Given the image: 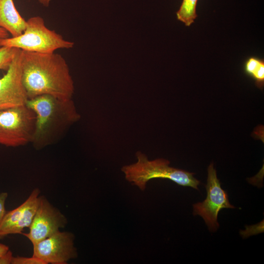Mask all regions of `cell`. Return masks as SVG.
I'll return each mask as SVG.
<instances>
[{
  "instance_id": "1",
  "label": "cell",
  "mask_w": 264,
  "mask_h": 264,
  "mask_svg": "<svg viewBox=\"0 0 264 264\" xmlns=\"http://www.w3.org/2000/svg\"><path fill=\"white\" fill-rule=\"evenodd\" d=\"M21 65L28 99L44 94L72 99L74 82L68 64L61 55L22 50Z\"/></svg>"
},
{
  "instance_id": "2",
  "label": "cell",
  "mask_w": 264,
  "mask_h": 264,
  "mask_svg": "<svg viewBox=\"0 0 264 264\" xmlns=\"http://www.w3.org/2000/svg\"><path fill=\"white\" fill-rule=\"evenodd\" d=\"M26 106L35 114L31 143L37 149L55 142L81 115L71 99L44 94L28 99Z\"/></svg>"
},
{
  "instance_id": "3",
  "label": "cell",
  "mask_w": 264,
  "mask_h": 264,
  "mask_svg": "<svg viewBox=\"0 0 264 264\" xmlns=\"http://www.w3.org/2000/svg\"><path fill=\"white\" fill-rule=\"evenodd\" d=\"M137 162L125 165L121 168L126 179L144 191L147 183L154 178H165L183 186L198 189L199 181L193 176L194 173L172 167L170 162L164 158L153 160L140 151L136 153Z\"/></svg>"
},
{
  "instance_id": "4",
  "label": "cell",
  "mask_w": 264,
  "mask_h": 264,
  "mask_svg": "<svg viewBox=\"0 0 264 264\" xmlns=\"http://www.w3.org/2000/svg\"><path fill=\"white\" fill-rule=\"evenodd\" d=\"M74 44L73 42L65 40L61 35L47 28L44 19L40 16L29 18L20 35L0 41V46L43 53L54 52L59 49H70Z\"/></svg>"
},
{
  "instance_id": "5",
  "label": "cell",
  "mask_w": 264,
  "mask_h": 264,
  "mask_svg": "<svg viewBox=\"0 0 264 264\" xmlns=\"http://www.w3.org/2000/svg\"><path fill=\"white\" fill-rule=\"evenodd\" d=\"M35 114L25 105L0 110V144L16 147L31 143Z\"/></svg>"
},
{
  "instance_id": "6",
  "label": "cell",
  "mask_w": 264,
  "mask_h": 264,
  "mask_svg": "<svg viewBox=\"0 0 264 264\" xmlns=\"http://www.w3.org/2000/svg\"><path fill=\"white\" fill-rule=\"evenodd\" d=\"M206 188V198L203 202L193 205V214L201 216L209 229L215 231L219 226L217 219L220 211L235 207L230 203L227 194L221 188L213 163L208 168Z\"/></svg>"
},
{
  "instance_id": "7",
  "label": "cell",
  "mask_w": 264,
  "mask_h": 264,
  "mask_svg": "<svg viewBox=\"0 0 264 264\" xmlns=\"http://www.w3.org/2000/svg\"><path fill=\"white\" fill-rule=\"evenodd\" d=\"M74 239L72 233L59 231L33 244V256L45 264H66L78 256Z\"/></svg>"
},
{
  "instance_id": "8",
  "label": "cell",
  "mask_w": 264,
  "mask_h": 264,
  "mask_svg": "<svg viewBox=\"0 0 264 264\" xmlns=\"http://www.w3.org/2000/svg\"><path fill=\"white\" fill-rule=\"evenodd\" d=\"M67 223L66 217L44 196H39L38 207L28 233L22 234L32 244L52 235L64 228Z\"/></svg>"
},
{
  "instance_id": "9",
  "label": "cell",
  "mask_w": 264,
  "mask_h": 264,
  "mask_svg": "<svg viewBox=\"0 0 264 264\" xmlns=\"http://www.w3.org/2000/svg\"><path fill=\"white\" fill-rule=\"evenodd\" d=\"M21 51L18 49L6 73L0 78V110L25 105L28 99L22 82Z\"/></svg>"
},
{
  "instance_id": "10",
  "label": "cell",
  "mask_w": 264,
  "mask_h": 264,
  "mask_svg": "<svg viewBox=\"0 0 264 264\" xmlns=\"http://www.w3.org/2000/svg\"><path fill=\"white\" fill-rule=\"evenodd\" d=\"M39 194V189H34L22 204L6 212L0 222V239L22 234L24 228L29 227L38 207Z\"/></svg>"
},
{
  "instance_id": "11",
  "label": "cell",
  "mask_w": 264,
  "mask_h": 264,
  "mask_svg": "<svg viewBox=\"0 0 264 264\" xmlns=\"http://www.w3.org/2000/svg\"><path fill=\"white\" fill-rule=\"evenodd\" d=\"M26 24V21L16 9L13 0H0V27L15 37L23 32Z\"/></svg>"
},
{
  "instance_id": "12",
  "label": "cell",
  "mask_w": 264,
  "mask_h": 264,
  "mask_svg": "<svg viewBox=\"0 0 264 264\" xmlns=\"http://www.w3.org/2000/svg\"><path fill=\"white\" fill-rule=\"evenodd\" d=\"M244 71L255 81L258 88L263 89L264 86V60L256 56H250L245 61Z\"/></svg>"
},
{
  "instance_id": "13",
  "label": "cell",
  "mask_w": 264,
  "mask_h": 264,
  "mask_svg": "<svg viewBox=\"0 0 264 264\" xmlns=\"http://www.w3.org/2000/svg\"><path fill=\"white\" fill-rule=\"evenodd\" d=\"M198 0H183L176 12L177 20L189 26L197 17L196 7Z\"/></svg>"
},
{
  "instance_id": "14",
  "label": "cell",
  "mask_w": 264,
  "mask_h": 264,
  "mask_svg": "<svg viewBox=\"0 0 264 264\" xmlns=\"http://www.w3.org/2000/svg\"><path fill=\"white\" fill-rule=\"evenodd\" d=\"M18 50L14 47L0 46V70H7Z\"/></svg>"
},
{
  "instance_id": "15",
  "label": "cell",
  "mask_w": 264,
  "mask_h": 264,
  "mask_svg": "<svg viewBox=\"0 0 264 264\" xmlns=\"http://www.w3.org/2000/svg\"><path fill=\"white\" fill-rule=\"evenodd\" d=\"M11 264H45L41 259L34 256L31 257H13Z\"/></svg>"
},
{
  "instance_id": "16",
  "label": "cell",
  "mask_w": 264,
  "mask_h": 264,
  "mask_svg": "<svg viewBox=\"0 0 264 264\" xmlns=\"http://www.w3.org/2000/svg\"><path fill=\"white\" fill-rule=\"evenodd\" d=\"M7 197V193H0V222L6 212L5 205Z\"/></svg>"
},
{
  "instance_id": "17",
  "label": "cell",
  "mask_w": 264,
  "mask_h": 264,
  "mask_svg": "<svg viewBox=\"0 0 264 264\" xmlns=\"http://www.w3.org/2000/svg\"><path fill=\"white\" fill-rule=\"evenodd\" d=\"M13 257L12 252L9 250L0 256V264H11Z\"/></svg>"
},
{
  "instance_id": "18",
  "label": "cell",
  "mask_w": 264,
  "mask_h": 264,
  "mask_svg": "<svg viewBox=\"0 0 264 264\" xmlns=\"http://www.w3.org/2000/svg\"><path fill=\"white\" fill-rule=\"evenodd\" d=\"M9 37V33L5 29L0 27V41Z\"/></svg>"
},
{
  "instance_id": "19",
  "label": "cell",
  "mask_w": 264,
  "mask_h": 264,
  "mask_svg": "<svg viewBox=\"0 0 264 264\" xmlns=\"http://www.w3.org/2000/svg\"><path fill=\"white\" fill-rule=\"evenodd\" d=\"M9 250V248L7 245L0 243V256L5 253Z\"/></svg>"
},
{
  "instance_id": "20",
  "label": "cell",
  "mask_w": 264,
  "mask_h": 264,
  "mask_svg": "<svg viewBox=\"0 0 264 264\" xmlns=\"http://www.w3.org/2000/svg\"><path fill=\"white\" fill-rule=\"evenodd\" d=\"M38 0L44 6H48L51 0Z\"/></svg>"
}]
</instances>
